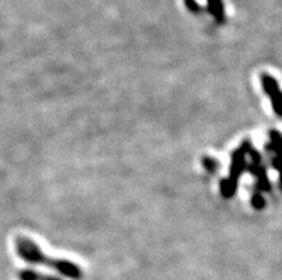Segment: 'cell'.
<instances>
[{"mask_svg":"<svg viewBox=\"0 0 282 280\" xmlns=\"http://www.w3.org/2000/svg\"><path fill=\"white\" fill-rule=\"evenodd\" d=\"M22 279L23 280H57V279H53V277H39V276L35 274V271H23Z\"/></svg>","mask_w":282,"mask_h":280,"instance_id":"cell-1","label":"cell"}]
</instances>
